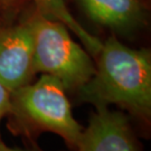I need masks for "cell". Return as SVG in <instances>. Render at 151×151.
<instances>
[{
	"label": "cell",
	"instance_id": "cell-6",
	"mask_svg": "<svg viewBox=\"0 0 151 151\" xmlns=\"http://www.w3.org/2000/svg\"><path fill=\"white\" fill-rule=\"evenodd\" d=\"M93 22L116 32H130L145 20L141 0H77Z\"/></svg>",
	"mask_w": 151,
	"mask_h": 151
},
{
	"label": "cell",
	"instance_id": "cell-3",
	"mask_svg": "<svg viewBox=\"0 0 151 151\" xmlns=\"http://www.w3.org/2000/svg\"><path fill=\"white\" fill-rule=\"evenodd\" d=\"M27 20L34 37L36 73L54 76L66 92L76 94L94 74L93 57L73 39L63 22L37 10Z\"/></svg>",
	"mask_w": 151,
	"mask_h": 151
},
{
	"label": "cell",
	"instance_id": "cell-10",
	"mask_svg": "<svg viewBox=\"0 0 151 151\" xmlns=\"http://www.w3.org/2000/svg\"><path fill=\"white\" fill-rule=\"evenodd\" d=\"M4 10V9H2V5H1V0H0V14H1V11Z\"/></svg>",
	"mask_w": 151,
	"mask_h": 151
},
{
	"label": "cell",
	"instance_id": "cell-2",
	"mask_svg": "<svg viewBox=\"0 0 151 151\" xmlns=\"http://www.w3.org/2000/svg\"><path fill=\"white\" fill-rule=\"evenodd\" d=\"M7 129L28 145H36L44 132L60 135L70 151H75L84 127L75 120L66 90L56 77L42 74L10 93Z\"/></svg>",
	"mask_w": 151,
	"mask_h": 151
},
{
	"label": "cell",
	"instance_id": "cell-7",
	"mask_svg": "<svg viewBox=\"0 0 151 151\" xmlns=\"http://www.w3.org/2000/svg\"><path fill=\"white\" fill-rule=\"evenodd\" d=\"M2 9L15 10L22 6L32 5L35 10L42 12L43 15L54 18L58 22H63L76 37L84 45V47L94 58L101 49L102 42L87 32L75 17L70 14L64 0H1Z\"/></svg>",
	"mask_w": 151,
	"mask_h": 151
},
{
	"label": "cell",
	"instance_id": "cell-5",
	"mask_svg": "<svg viewBox=\"0 0 151 151\" xmlns=\"http://www.w3.org/2000/svg\"><path fill=\"white\" fill-rule=\"evenodd\" d=\"M34 37L28 20L0 29V81L9 91L34 81Z\"/></svg>",
	"mask_w": 151,
	"mask_h": 151
},
{
	"label": "cell",
	"instance_id": "cell-8",
	"mask_svg": "<svg viewBox=\"0 0 151 151\" xmlns=\"http://www.w3.org/2000/svg\"><path fill=\"white\" fill-rule=\"evenodd\" d=\"M10 93L5 84L0 81V122L10 111ZM4 141L0 134V142Z\"/></svg>",
	"mask_w": 151,
	"mask_h": 151
},
{
	"label": "cell",
	"instance_id": "cell-4",
	"mask_svg": "<svg viewBox=\"0 0 151 151\" xmlns=\"http://www.w3.org/2000/svg\"><path fill=\"white\" fill-rule=\"evenodd\" d=\"M75 151H143V148L128 114L99 106L90 115Z\"/></svg>",
	"mask_w": 151,
	"mask_h": 151
},
{
	"label": "cell",
	"instance_id": "cell-9",
	"mask_svg": "<svg viewBox=\"0 0 151 151\" xmlns=\"http://www.w3.org/2000/svg\"><path fill=\"white\" fill-rule=\"evenodd\" d=\"M0 151H44L36 145H29L27 148H9L4 141L0 142Z\"/></svg>",
	"mask_w": 151,
	"mask_h": 151
},
{
	"label": "cell",
	"instance_id": "cell-1",
	"mask_svg": "<svg viewBox=\"0 0 151 151\" xmlns=\"http://www.w3.org/2000/svg\"><path fill=\"white\" fill-rule=\"evenodd\" d=\"M94 74L76 93L80 103L94 108L116 105L129 115L139 134L151 130V54L121 43L114 35L102 42L93 58Z\"/></svg>",
	"mask_w": 151,
	"mask_h": 151
}]
</instances>
